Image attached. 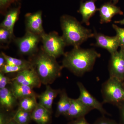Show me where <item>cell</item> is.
Returning a JSON list of instances; mask_svg holds the SVG:
<instances>
[{"instance_id":"d590c367","label":"cell","mask_w":124,"mask_h":124,"mask_svg":"<svg viewBox=\"0 0 124 124\" xmlns=\"http://www.w3.org/2000/svg\"><path fill=\"white\" fill-rule=\"evenodd\" d=\"M111 0L113 1L114 4H116L118 1V0Z\"/></svg>"},{"instance_id":"f1b7e54d","label":"cell","mask_w":124,"mask_h":124,"mask_svg":"<svg viewBox=\"0 0 124 124\" xmlns=\"http://www.w3.org/2000/svg\"><path fill=\"white\" fill-rule=\"evenodd\" d=\"M93 124H118L114 120L105 117L104 116L99 118Z\"/></svg>"},{"instance_id":"e0dca14e","label":"cell","mask_w":124,"mask_h":124,"mask_svg":"<svg viewBox=\"0 0 124 124\" xmlns=\"http://www.w3.org/2000/svg\"><path fill=\"white\" fill-rule=\"evenodd\" d=\"M98 10L94 0H89L81 3L79 11L82 16V22L86 25H89L90 19Z\"/></svg>"},{"instance_id":"3957f363","label":"cell","mask_w":124,"mask_h":124,"mask_svg":"<svg viewBox=\"0 0 124 124\" xmlns=\"http://www.w3.org/2000/svg\"><path fill=\"white\" fill-rule=\"evenodd\" d=\"M56 59L42 50L36 54L31 62L42 84H51L61 76L63 68Z\"/></svg>"},{"instance_id":"52a82bcc","label":"cell","mask_w":124,"mask_h":124,"mask_svg":"<svg viewBox=\"0 0 124 124\" xmlns=\"http://www.w3.org/2000/svg\"><path fill=\"white\" fill-rule=\"evenodd\" d=\"M109 77L124 80V50L120 49L111 54L108 64Z\"/></svg>"},{"instance_id":"5b68a950","label":"cell","mask_w":124,"mask_h":124,"mask_svg":"<svg viewBox=\"0 0 124 124\" xmlns=\"http://www.w3.org/2000/svg\"><path fill=\"white\" fill-rule=\"evenodd\" d=\"M43 47L42 50L48 55L57 58L64 55V48L66 45L62 36L53 32L45 33L41 36Z\"/></svg>"},{"instance_id":"f546056e","label":"cell","mask_w":124,"mask_h":124,"mask_svg":"<svg viewBox=\"0 0 124 124\" xmlns=\"http://www.w3.org/2000/svg\"><path fill=\"white\" fill-rule=\"evenodd\" d=\"M6 111L1 109L0 112V124H7L13 118H9L5 113Z\"/></svg>"},{"instance_id":"4fadbf2b","label":"cell","mask_w":124,"mask_h":124,"mask_svg":"<svg viewBox=\"0 0 124 124\" xmlns=\"http://www.w3.org/2000/svg\"><path fill=\"white\" fill-rule=\"evenodd\" d=\"M11 88L6 87L0 89V106L1 109L8 111L13 109L18 104L17 100Z\"/></svg>"},{"instance_id":"cb8c5ba5","label":"cell","mask_w":124,"mask_h":124,"mask_svg":"<svg viewBox=\"0 0 124 124\" xmlns=\"http://www.w3.org/2000/svg\"><path fill=\"white\" fill-rule=\"evenodd\" d=\"M3 55L6 61V64L11 66H31L33 65L31 62L24 60V59H19L13 57L6 55L4 53L2 52Z\"/></svg>"},{"instance_id":"ba28073f","label":"cell","mask_w":124,"mask_h":124,"mask_svg":"<svg viewBox=\"0 0 124 124\" xmlns=\"http://www.w3.org/2000/svg\"><path fill=\"white\" fill-rule=\"evenodd\" d=\"M77 86L80 91V95L78 98L82 103L86 106L99 111L103 116H110L103 107L102 103L98 101L86 89L82 82H77Z\"/></svg>"},{"instance_id":"9a60e30c","label":"cell","mask_w":124,"mask_h":124,"mask_svg":"<svg viewBox=\"0 0 124 124\" xmlns=\"http://www.w3.org/2000/svg\"><path fill=\"white\" fill-rule=\"evenodd\" d=\"M100 13L101 23H110L112 18L116 15H123L122 12L119 7L110 3L103 5L99 9Z\"/></svg>"},{"instance_id":"8992f818","label":"cell","mask_w":124,"mask_h":124,"mask_svg":"<svg viewBox=\"0 0 124 124\" xmlns=\"http://www.w3.org/2000/svg\"><path fill=\"white\" fill-rule=\"evenodd\" d=\"M19 52L24 55H35L38 50L40 36L26 31L25 35L21 38H15Z\"/></svg>"},{"instance_id":"d4e9b609","label":"cell","mask_w":124,"mask_h":124,"mask_svg":"<svg viewBox=\"0 0 124 124\" xmlns=\"http://www.w3.org/2000/svg\"><path fill=\"white\" fill-rule=\"evenodd\" d=\"M15 39L14 33L6 28L0 27V42L1 44H8Z\"/></svg>"},{"instance_id":"1f68e13d","label":"cell","mask_w":124,"mask_h":124,"mask_svg":"<svg viewBox=\"0 0 124 124\" xmlns=\"http://www.w3.org/2000/svg\"><path fill=\"white\" fill-rule=\"evenodd\" d=\"M117 107L119 110L121 124H124V102Z\"/></svg>"},{"instance_id":"4316f807","label":"cell","mask_w":124,"mask_h":124,"mask_svg":"<svg viewBox=\"0 0 124 124\" xmlns=\"http://www.w3.org/2000/svg\"><path fill=\"white\" fill-rule=\"evenodd\" d=\"M18 0H0V10L1 14L7 13V9L11 4Z\"/></svg>"},{"instance_id":"30bf717a","label":"cell","mask_w":124,"mask_h":124,"mask_svg":"<svg viewBox=\"0 0 124 124\" xmlns=\"http://www.w3.org/2000/svg\"><path fill=\"white\" fill-rule=\"evenodd\" d=\"M42 22V12L41 10L29 13L25 15L26 31L40 36L45 33Z\"/></svg>"},{"instance_id":"e575fe53","label":"cell","mask_w":124,"mask_h":124,"mask_svg":"<svg viewBox=\"0 0 124 124\" xmlns=\"http://www.w3.org/2000/svg\"><path fill=\"white\" fill-rule=\"evenodd\" d=\"M7 124H19L17 122H16V121H15L13 119V118H12V119L11 120H10V121H9L8 122Z\"/></svg>"},{"instance_id":"7402d4cb","label":"cell","mask_w":124,"mask_h":124,"mask_svg":"<svg viewBox=\"0 0 124 124\" xmlns=\"http://www.w3.org/2000/svg\"><path fill=\"white\" fill-rule=\"evenodd\" d=\"M13 118L19 124H28L32 120L31 112L18 109Z\"/></svg>"},{"instance_id":"d6a6232c","label":"cell","mask_w":124,"mask_h":124,"mask_svg":"<svg viewBox=\"0 0 124 124\" xmlns=\"http://www.w3.org/2000/svg\"><path fill=\"white\" fill-rule=\"evenodd\" d=\"M6 64V61L5 58L3 55L2 52H1L0 54V68Z\"/></svg>"},{"instance_id":"7c38bea8","label":"cell","mask_w":124,"mask_h":124,"mask_svg":"<svg viewBox=\"0 0 124 124\" xmlns=\"http://www.w3.org/2000/svg\"><path fill=\"white\" fill-rule=\"evenodd\" d=\"M93 109L86 106L78 98H71L70 107L64 116L69 119H76L85 117Z\"/></svg>"},{"instance_id":"836d02e7","label":"cell","mask_w":124,"mask_h":124,"mask_svg":"<svg viewBox=\"0 0 124 124\" xmlns=\"http://www.w3.org/2000/svg\"><path fill=\"white\" fill-rule=\"evenodd\" d=\"M114 23H119V24H120L122 25H124V18L122 20L115 21Z\"/></svg>"},{"instance_id":"83f0119b","label":"cell","mask_w":124,"mask_h":124,"mask_svg":"<svg viewBox=\"0 0 124 124\" xmlns=\"http://www.w3.org/2000/svg\"><path fill=\"white\" fill-rule=\"evenodd\" d=\"M12 79L6 76L4 73L0 72V89L4 88L8 84H11Z\"/></svg>"},{"instance_id":"6da1fadb","label":"cell","mask_w":124,"mask_h":124,"mask_svg":"<svg viewBox=\"0 0 124 124\" xmlns=\"http://www.w3.org/2000/svg\"><path fill=\"white\" fill-rule=\"evenodd\" d=\"M100 56L93 49L74 47L70 52L64 54L62 66L77 76L81 77L93 69L95 61Z\"/></svg>"},{"instance_id":"ac0fdd59","label":"cell","mask_w":124,"mask_h":124,"mask_svg":"<svg viewBox=\"0 0 124 124\" xmlns=\"http://www.w3.org/2000/svg\"><path fill=\"white\" fill-rule=\"evenodd\" d=\"M11 85V90L18 100L28 96H34L38 97L39 95L30 86L19 84L13 80Z\"/></svg>"},{"instance_id":"5bb4252c","label":"cell","mask_w":124,"mask_h":124,"mask_svg":"<svg viewBox=\"0 0 124 124\" xmlns=\"http://www.w3.org/2000/svg\"><path fill=\"white\" fill-rule=\"evenodd\" d=\"M60 91L59 89H53L49 85H46L44 92L38 95V103L51 112L54 100L60 93Z\"/></svg>"},{"instance_id":"ffe728a7","label":"cell","mask_w":124,"mask_h":124,"mask_svg":"<svg viewBox=\"0 0 124 124\" xmlns=\"http://www.w3.org/2000/svg\"><path fill=\"white\" fill-rule=\"evenodd\" d=\"M60 99L57 104L55 116H65L69 110L71 104V98L68 97L65 90H61Z\"/></svg>"},{"instance_id":"7a4b0ae2","label":"cell","mask_w":124,"mask_h":124,"mask_svg":"<svg viewBox=\"0 0 124 124\" xmlns=\"http://www.w3.org/2000/svg\"><path fill=\"white\" fill-rule=\"evenodd\" d=\"M62 37L66 45L79 47L89 38L94 36L91 30L82 26L75 18L64 15L60 18Z\"/></svg>"},{"instance_id":"277c9868","label":"cell","mask_w":124,"mask_h":124,"mask_svg":"<svg viewBox=\"0 0 124 124\" xmlns=\"http://www.w3.org/2000/svg\"><path fill=\"white\" fill-rule=\"evenodd\" d=\"M102 103H110L118 107L124 102L123 82L114 78H109L102 85Z\"/></svg>"},{"instance_id":"9c48e42d","label":"cell","mask_w":124,"mask_h":124,"mask_svg":"<svg viewBox=\"0 0 124 124\" xmlns=\"http://www.w3.org/2000/svg\"><path fill=\"white\" fill-rule=\"evenodd\" d=\"M12 80L19 84L30 86L32 89L39 88L42 84L33 67L17 73Z\"/></svg>"},{"instance_id":"603a6c76","label":"cell","mask_w":124,"mask_h":124,"mask_svg":"<svg viewBox=\"0 0 124 124\" xmlns=\"http://www.w3.org/2000/svg\"><path fill=\"white\" fill-rule=\"evenodd\" d=\"M33 65L31 66H11L7 64L0 68V72L6 74L11 73H18L23 70L33 67Z\"/></svg>"},{"instance_id":"8fae6325","label":"cell","mask_w":124,"mask_h":124,"mask_svg":"<svg viewBox=\"0 0 124 124\" xmlns=\"http://www.w3.org/2000/svg\"><path fill=\"white\" fill-rule=\"evenodd\" d=\"M94 34L96 46L107 50L111 54L117 51L120 42L117 36H108L95 31Z\"/></svg>"},{"instance_id":"2e32d148","label":"cell","mask_w":124,"mask_h":124,"mask_svg":"<svg viewBox=\"0 0 124 124\" xmlns=\"http://www.w3.org/2000/svg\"><path fill=\"white\" fill-rule=\"evenodd\" d=\"M21 6L15 7L7 11L5 17L0 25V27L8 29L14 33V28L16 23L18 20L20 13Z\"/></svg>"},{"instance_id":"484cf974","label":"cell","mask_w":124,"mask_h":124,"mask_svg":"<svg viewBox=\"0 0 124 124\" xmlns=\"http://www.w3.org/2000/svg\"><path fill=\"white\" fill-rule=\"evenodd\" d=\"M112 26L119 41L120 49L124 50V28L120 27L115 24H112Z\"/></svg>"},{"instance_id":"4dcf8cb0","label":"cell","mask_w":124,"mask_h":124,"mask_svg":"<svg viewBox=\"0 0 124 124\" xmlns=\"http://www.w3.org/2000/svg\"><path fill=\"white\" fill-rule=\"evenodd\" d=\"M68 124H90L86 121L85 117H81L76 119L70 122Z\"/></svg>"},{"instance_id":"8d00e7d4","label":"cell","mask_w":124,"mask_h":124,"mask_svg":"<svg viewBox=\"0 0 124 124\" xmlns=\"http://www.w3.org/2000/svg\"><path fill=\"white\" fill-rule=\"evenodd\" d=\"M123 83H124V81H123Z\"/></svg>"},{"instance_id":"d6986e66","label":"cell","mask_w":124,"mask_h":124,"mask_svg":"<svg viewBox=\"0 0 124 124\" xmlns=\"http://www.w3.org/2000/svg\"><path fill=\"white\" fill-rule=\"evenodd\" d=\"M51 112L38 103L31 112L32 120L38 124H48L50 121Z\"/></svg>"},{"instance_id":"44dd1931","label":"cell","mask_w":124,"mask_h":124,"mask_svg":"<svg viewBox=\"0 0 124 124\" xmlns=\"http://www.w3.org/2000/svg\"><path fill=\"white\" fill-rule=\"evenodd\" d=\"M37 97L28 96L19 99L18 109L32 112L38 104L37 101Z\"/></svg>"}]
</instances>
